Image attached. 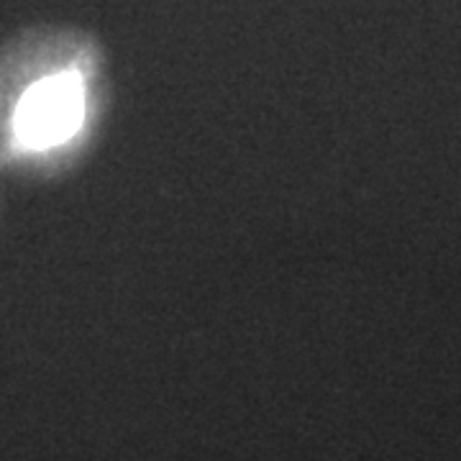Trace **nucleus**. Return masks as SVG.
Returning <instances> with one entry per match:
<instances>
[{"label": "nucleus", "mask_w": 461, "mask_h": 461, "mask_svg": "<svg viewBox=\"0 0 461 461\" xmlns=\"http://www.w3.org/2000/svg\"><path fill=\"white\" fill-rule=\"evenodd\" d=\"M85 118V87L77 75L62 72L29 87L18 103L16 136L29 149H50L69 141Z\"/></svg>", "instance_id": "1"}]
</instances>
